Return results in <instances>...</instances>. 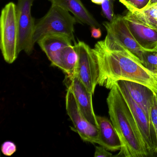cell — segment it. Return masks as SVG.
I'll return each instance as SVG.
<instances>
[{
    "mask_svg": "<svg viewBox=\"0 0 157 157\" xmlns=\"http://www.w3.org/2000/svg\"><path fill=\"white\" fill-rule=\"evenodd\" d=\"M98 61V84L107 89L119 80L143 84L157 94V76L146 68L141 61L106 34L93 48Z\"/></svg>",
    "mask_w": 157,
    "mask_h": 157,
    "instance_id": "obj_1",
    "label": "cell"
},
{
    "mask_svg": "<svg viewBox=\"0 0 157 157\" xmlns=\"http://www.w3.org/2000/svg\"><path fill=\"white\" fill-rule=\"evenodd\" d=\"M106 102L110 120L121 141L120 152L116 156L150 157L135 118L116 82L112 85Z\"/></svg>",
    "mask_w": 157,
    "mask_h": 157,
    "instance_id": "obj_2",
    "label": "cell"
},
{
    "mask_svg": "<svg viewBox=\"0 0 157 157\" xmlns=\"http://www.w3.org/2000/svg\"><path fill=\"white\" fill-rule=\"evenodd\" d=\"M77 22L76 18L69 12L52 4L47 13L36 24L34 42L37 43L48 34L61 33L68 36L75 43L74 25Z\"/></svg>",
    "mask_w": 157,
    "mask_h": 157,
    "instance_id": "obj_3",
    "label": "cell"
},
{
    "mask_svg": "<svg viewBox=\"0 0 157 157\" xmlns=\"http://www.w3.org/2000/svg\"><path fill=\"white\" fill-rule=\"evenodd\" d=\"M18 36L16 5L11 2L3 8L0 18V48L9 64L13 63L19 55Z\"/></svg>",
    "mask_w": 157,
    "mask_h": 157,
    "instance_id": "obj_4",
    "label": "cell"
},
{
    "mask_svg": "<svg viewBox=\"0 0 157 157\" xmlns=\"http://www.w3.org/2000/svg\"><path fill=\"white\" fill-rule=\"evenodd\" d=\"M74 47L78 55L75 76L94 94L99 77L97 58L93 48L82 41L75 43Z\"/></svg>",
    "mask_w": 157,
    "mask_h": 157,
    "instance_id": "obj_5",
    "label": "cell"
},
{
    "mask_svg": "<svg viewBox=\"0 0 157 157\" xmlns=\"http://www.w3.org/2000/svg\"><path fill=\"white\" fill-rule=\"evenodd\" d=\"M35 0H18L16 5L18 26V52L24 51L30 55L34 50L35 43V20L32 15L31 10Z\"/></svg>",
    "mask_w": 157,
    "mask_h": 157,
    "instance_id": "obj_6",
    "label": "cell"
},
{
    "mask_svg": "<svg viewBox=\"0 0 157 157\" xmlns=\"http://www.w3.org/2000/svg\"><path fill=\"white\" fill-rule=\"evenodd\" d=\"M135 118L150 157L157 155V137L152 122L143 109L134 101L127 89L116 82Z\"/></svg>",
    "mask_w": 157,
    "mask_h": 157,
    "instance_id": "obj_7",
    "label": "cell"
},
{
    "mask_svg": "<svg viewBox=\"0 0 157 157\" xmlns=\"http://www.w3.org/2000/svg\"><path fill=\"white\" fill-rule=\"evenodd\" d=\"M67 113L74 125L73 130L79 135L82 140L91 143H97L99 129L90 123L82 112L72 92L67 89L66 95Z\"/></svg>",
    "mask_w": 157,
    "mask_h": 157,
    "instance_id": "obj_8",
    "label": "cell"
},
{
    "mask_svg": "<svg viewBox=\"0 0 157 157\" xmlns=\"http://www.w3.org/2000/svg\"><path fill=\"white\" fill-rule=\"evenodd\" d=\"M107 34L125 49L138 59L141 63L144 49L139 45L128 28L123 16L115 15L111 21L103 23Z\"/></svg>",
    "mask_w": 157,
    "mask_h": 157,
    "instance_id": "obj_9",
    "label": "cell"
},
{
    "mask_svg": "<svg viewBox=\"0 0 157 157\" xmlns=\"http://www.w3.org/2000/svg\"><path fill=\"white\" fill-rule=\"evenodd\" d=\"M64 84L74 94L75 99L82 113L87 120L98 127L96 115L94 111L92 103L93 94L76 76L66 75Z\"/></svg>",
    "mask_w": 157,
    "mask_h": 157,
    "instance_id": "obj_10",
    "label": "cell"
},
{
    "mask_svg": "<svg viewBox=\"0 0 157 157\" xmlns=\"http://www.w3.org/2000/svg\"><path fill=\"white\" fill-rule=\"evenodd\" d=\"M123 18L133 37L144 50L157 51V31L142 24L128 13Z\"/></svg>",
    "mask_w": 157,
    "mask_h": 157,
    "instance_id": "obj_11",
    "label": "cell"
},
{
    "mask_svg": "<svg viewBox=\"0 0 157 157\" xmlns=\"http://www.w3.org/2000/svg\"><path fill=\"white\" fill-rule=\"evenodd\" d=\"M72 40L64 34H48L41 38L37 44L45 53L52 66L58 67L60 52L65 47L71 44Z\"/></svg>",
    "mask_w": 157,
    "mask_h": 157,
    "instance_id": "obj_12",
    "label": "cell"
},
{
    "mask_svg": "<svg viewBox=\"0 0 157 157\" xmlns=\"http://www.w3.org/2000/svg\"><path fill=\"white\" fill-rule=\"evenodd\" d=\"M117 82L124 86L132 99L143 109L150 120L155 93L147 86L129 81L119 80Z\"/></svg>",
    "mask_w": 157,
    "mask_h": 157,
    "instance_id": "obj_13",
    "label": "cell"
},
{
    "mask_svg": "<svg viewBox=\"0 0 157 157\" xmlns=\"http://www.w3.org/2000/svg\"><path fill=\"white\" fill-rule=\"evenodd\" d=\"M96 120L99 129L97 144L109 151L120 150L121 141L111 120L100 116H96Z\"/></svg>",
    "mask_w": 157,
    "mask_h": 157,
    "instance_id": "obj_14",
    "label": "cell"
},
{
    "mask_svg": "<svg viewBox=\"0 0 157 157\" xmlns=\"http://www.w3.org/2000/svg\"><path fill=\"white\" fill-rule=\"evenodd\" d=\"M48 1L52 4L60 6L72 13L78 23L87 25L91 27L100 28L101 26L81 0H48Z\"/></svg>",
    "mask_w": 157,
    "mask_h": 157,
    "instance_id": "obj_15",
    "label": "cell"
},
{
    "mask_svg": "<svg viewBox=\"0 0 157 157\" xmlns=\"http://www.w3.org/2000/svg\"><path fill=\"white\" fill-rule=\"evenodd\" d=\"M77 61L78 55L74 46H67L64 48L60 52L58 68L67 76H75Z\"/></svg>",
    "mask_w": 157,
    "mask_h": 157,
    "instance_id": "obj_16",
    "label": "cell"
},
{
    "mask_svg": "<svg viewBox=\"0 0 157 157\" xmlns=\"http://www.w3.org/2000/svg\"><path fill=\"white\" fill-rule=\"evenodd\" d=\"M128 13L142 24L157 31V4Z\"/></svg>",
    "mask_w": 157,
    "mask_h": 157,
    "instance_id": "obj_17",
    "label": "cell"
},
{
    "mask_svg": "<svg viewBox=\"0 0 157 157\" xmlns=\"http://www.w3.org/2000/svg\"><path fill=\"white\" fill-rule=\"evenodd\" d=\"M142 63L146 68L157 76V51L143 50Z\"/></svg>",
    "mask_w": 157,
    "mask_h": 157,
    "instance_id": "obj_18",
    "label": "cell"
},
{
    "mask_svg": "<svg viewBox=\"0 0 157 157\" xmlns=\"http://www.w3.org/2000/svg\"><path fill=\"white\" fill-rule=\"evenodd\" d=\"M130 12L141 10L146 8L150 0H119Z\"/></svg>",
    "mask_w": 157,
    "mask_h": 157,
    "instance_id": "obj_19",
    "label": "cell"
},
{
    "mask_svg": "<svg viewBox=\"0 0 157 157\" xmlns=\"http://www.w3.org/2000/svg\"><path fill=\"white\" fill-rule=\"evenodd\" d=\"M115 0H104L101 5L102 12L105 17L111 21L114 16L113 2Z\"/></svg>",
    "mask_w": 157,
    "mask_h": 157,
    "instance_id": "obj_20",
    "label": "cell"
},
{
    "mask_svg": "<svg viewBox=\"0 0 157 157\" xmlns=\"http://www.w3.org/2000/svg\"><path fill=\"white\" fill-rule=\"evenodd\" d=\"M17 147L14 142L11 141H5L2 145L1 150L2 153L7 156H11L16 152Z\"/></svg>",
    "mask_w": 157,
    "mask_h": 157,
    "instance_id": "obj_21",
    "label": "cell"
},
{
    "mask_svg": "<svg viewBox=\"0 0 157 157\" xmlns=\"http://www.w3.org/2000/svg\"><path fill=\"white\" fill-rule=\"evenodd\" d=\"M151 119L156 132L157 137V94L154 95L153 105L151 113Z\"/></svg>",
    "mask_w": 157,
    "mask_h": 157,
    "instance_id": "obj_22",
    "label": "cell"
},
{
    "mask_svg": "<svg viewBox=\"0 0 157 157\" xmlns=\"http://www.w3.org/2000/svg\"><path fill=\"white\" fill-rule=\"evenodd\" d=\"M94 157H112L113 155L109 151L107 150L105 148L102 146L101 147L97 146L95 147Z\"/></svg>",
    "mask_w": 157,
    "mask_h": 157,
    "instance_id": "obj_23",
    "label": "cell"
},
{
    "mask_svg": "<svg viewBox=\"0 0 157 157\" xmlns=\"http://www.w3.org/2000/svg\"><path fill=\"white\" fill-rule=\"evenodd\" d=\"M91 36L95 39H99L101 36L102 33L100 28L97 27H91Z\"/></svg>",
    "mask_w": 157,
    "mask_h": 157,
    "instance_id": "obj_24",
    "label": "cell"
},
{
    "mask_svg": "<svg viewBox=\"0 0 157 157\" xmlns=\"http://www.w3.org/2000/svg\"><path fill=\"white\" fill-rule=\"evenodd\" d=\"M156 4H157V0H150L149 3L148 4L146 8L151 7V6L155 5Z\"/></svg>",
    "mask_w": 157,
    "mask_h": 157,
    "instance_id": "obj_25",
    "label": "cell"
},
{
    "mask_svg": "<svg viewBox=\"0 0 157 157\" xmlns=\"http://www.w3.org/2000/svg\"><path fill=\"white\" fill-rule=\"evenodd\" d=\"M92 2H93L94 3H95L98 5H101L102 3L104 0H91Z\"/></svg>",
    "mask_w": 157,
    "mask_h": 157,
    "instance_id": "obj_26",
    "label": "cell"
}]
</instances>
